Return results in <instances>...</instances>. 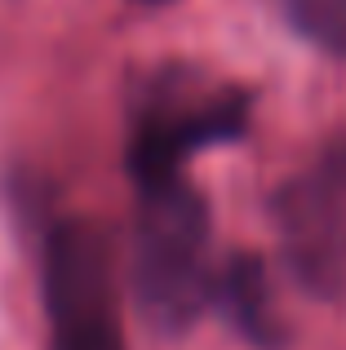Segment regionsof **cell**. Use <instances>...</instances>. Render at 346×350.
I'll return each instance as SVG.
<instances>
[{"mask_svg": "<svg viewBox=\"0 0 346 350\" xmlns=\"http://www.w3.org/2000/svg\"><path fill=\"white\" fill-rule=\"evenodd\" d=\"M209 204L187 178L138 187L133 213V297L165 333H182L217 297Z\"/></svg>", "mask_w": 346, "mask_h": 350, "instance_id": "6da1fadb", "label": "cell"}, {"mask_svg": "<svg viewBox=\"0 0 346 350\" xmlns=\"http://www.w3.org/2000/svg\"><path fill=\"white\" fill-rule=\"evenodd\" d=\"M276 9L306 44L346 58V0H276Z\"/></svg>", "mask_w": 346, "mask_h": 350, "instance_id": "8992f818", "label": "cell"}, {"mask_svg": "<svg viewBox=\"0 0 346 350\" xmlns=\"http://www.w3.org/2000/svg\"><path fill=\"white\" fill-rule=\"evenodd\" d=\"M217 301L226 306V315L235 319L244 337L253 346H280V310H276V293L267 284L258 257L235 253L231 262L217 271Z\"/></svg>", "mask_w": 346, "mask_h": 350, "instance_id": "5b68a950", "label": "cell"}, {"mask_svg": "<svg viewBox=\"0 0 346 350\" xmlns=\"http://www.w3.org/2000/svg\"><path fill=\"white\" fill-rule=\"evenodd\" d=\"M271 222L289 275L311 297L346 301V129L284 178Z\"/></svg>", "mask_w": 346, "mask_h": 350, "instance_id": "7a4b0ae2", "label": "cell"}, {"mask_svg": "<svg viewBox=\"0 0 346 350\" xmlns=\"http://www.w3.org/2000/svg\"><path fill=\"white\" fill-rule=\"evenodd\" d=\"M49 350H124L111 244L89 217H67L44 244Z\"/></svg>", "mask_w": 346, "mask_h": 350, "instance_id": "277c9868", "label": "cell"}, {"mask_svg": "<svg viewBox=\"0 0 346 350\" xmlns=\"http://www.w3.org/2000/svg\"><path fill=\"white\" fill-rule=\"evenodd\" d=\"M249 94L231 85H196L182 71L160 76L129 124V173L138 187L187 178V164L209 146L244 133Z\"/></svg>", "mask_w": 346, "mask_h": 350, "instance_id": "3957f363", "label": "cell"}]
</instances>
